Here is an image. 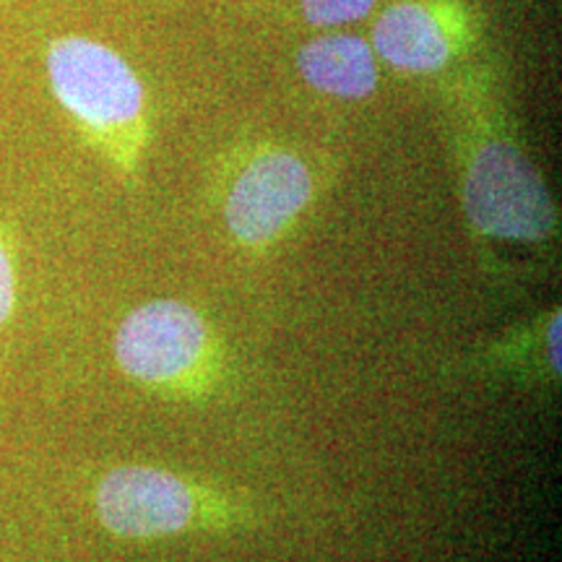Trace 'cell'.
<instances>
[{
  "label": "cell",
  "mask_w": 562,
  "mask_h": 562,
  "mask_svg": "<svg viewBox=\"0 0 562 562\" xmlns=\"http://www.w3.org/2000/svg\"><path fill=\"white\" fill-rule=\"evenodd\" d=\"M467 24L448 0H396L375 21L372 50L404 74H435L459 53Z\"/></svg>",
  "instance_id": "6"
},
{
  "label": "cell",
  "mask_w": 562,
  "mask_h": 562,
  "mask_svg": "<svg viewBox=\"0 0 562 562\" xmlns=\"http://www.w3.org/2000/svg\"><path fill=\"white\" fill-rule=\"evenodd\" d=\"M209 497L178 474L154 467H121L97 490V513L112 533L157 539L214 521Z\"/></svg>",
  "instance_id": "4"
},
{
  "label": "cell",
  "mask_w": 562,
  "mask_h": 562,
  "mask_svg": "<svg viewBox=\"0 0 562 562\" xmlns=\"http://www.w3.org/2000/svg\"><path fill=\"white\" fill-rule=\"evenodd\" d=\"M463 209L474 232L497 243L539 245L554 232V206L531 159L505 131L469 138L461 170Z\"/></svg>",
  "instance_id": "2"
},
{
  "label": "cell",
  "mask_w": 562,
  "mask_h": 562,
  "mask_svg": "<svg viewBox=\"0 0 562 562\" xmlns=\"http://www.w3.org/2000/svg\"><path fill=\"white\" fill-rule=\"evenodd\" d=\"M211 334L199 311L180 300H154L133 311L115 336L125 375L146 385H178L199 375Z\"/></svg>",
  "instance_id": "3"
},
{
  "label": "cell",
  "mask_w": 562,
  "mask_h": 562,
  "mask_svg": "<svg viewBox=\"0 0 562 562\" xmlns=\"http://www.w3.org/2000/svg\"><path fill=\"white\" fill-rule=\"evenodd\" d=\"M313 191L305 161L292 151L263 149L232 180L224 220L245 248H266L300 220Z\"/></svg>",
  "instance_id": "5"
},
{
  "label": "cell",
  "mask_w": 562,
  "mask_h": 562,
  "mask_svg": "<svg viewBox=\"0 0 562 562\" xmlns=\"http://www.w3.org/2000/svg\"><path fill=\"white\" fill-rule=\"evenodd\" d=\"M13 297H16V284H13V263L3 240H0V323L9 321L13 311Z\"/></svg>",
  "instance_id": "9"
},
{
  "label": "cell",
  "mask_w": 562,
  "mask_h": 562,
  "mask_svg": "<svg viewBox=\"0 0 562 562\" xmlns=\"http://www.w3.org/2000/svg\"><path fill=\"white\" fill-rule=\"evenodd\" d=\"M302 79L323 94L364 100L378 83L375 50L355 34H323L297 55Z\"/></svg>",
  "instance_id": "7"
},
{
  "label": "cell",
  "mask_w": 562,
  "mask_h": 562,
  "mask_svg": "<svg viewBox=\"0 0 562 562\" xmlns=\"http://www.w3.org/2000/svg\"><path fill=\"white\" fill-rule=\"evenodd\" d=\"M47 76L68 115L131 170L146 138V97L128 63L102 42L68 34L47 47Z\"/></svg>",
  "instance_id": "1"
},
{
  "label": "cell",
  "mask_w": 562,
  "mask_h": 562,
  "mask_svg": "<svg viewBox=\"0 0 562 562\" xmlns=\"http://www.w3.org/2000/svg\"><path fill=\"white\" fill-rule=\"evenodd\" d=\"M313 26H344L368 16L375 0H300Z\"/></svg>",
  "instance_id": "8"
}]
</instances>
